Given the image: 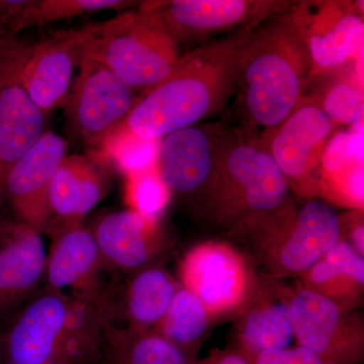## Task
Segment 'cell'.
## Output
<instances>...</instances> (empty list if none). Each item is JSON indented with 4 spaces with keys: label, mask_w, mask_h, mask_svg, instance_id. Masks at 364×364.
Masks as SVG:
<instances>
[{
    "label": "cell",
    "mask_w": 364,
    "mask_h": 364,
    "mask_svg": "<svg viewBox=\"0 0 364 364\" xmlns=\"http://www.w3.org/2000/svg\"><path fill=\"white\" fill-rule=\"evenodd\" d=\"M252 30L205 41L181 55L171 73L138 98L119 128L161 140L222 111L234 93L239 56Z\"/></svg>",
    "instance_id": "1"
},
{
    "label": "cell",
    "mask_w": 364,
    "mask_h": 364,
    "mask_svg": "<svg viewBox=\"0 0 364 364\" xmlns=\"http://www.w3.org/2000/svg\"><path fill=\"white\" fill-rule=\"evenodd\" d=\"M312 79L308 51L287 11L267 18L249 33L239 56L237 129L263 144L296 109Z\"/></svg>",
    "instance_id": "2"
},
{
    "label": "cell",
    "mask_w": 364,
    "mask_h": 364,
    "mask_svg": "<svg viewBox=\"0 0 364 364\" xmlns=\"http://www.w3.org/2000/svg\"><path fill=\"white\" fill-rule=\"evenodd\" d=\"M107 324L97 306L45 287L13 316L0 364H97Z\"/></svg>",
    "instance_id": "3"
},
{
    "label": "cell",
    "mask_w": 364,
    "mask_h": 364,
    "mask_svg": "<svg viewBox=\"0 0 364 364\" xmlns=\"http://www.w3.org/2000/svg\"><path fill=\"white\" fill-rule=\"evenodd\" d=\"M289 191L267 148L232 128L214 173L193 198V210L207 224L233 230L250 218L279 208Z\"/></svg>",
    "instance_id": "4"
},
{
    "label": "cell",
    "mask_w": 364,
    "mask_h": 364,
    "mask_svg": "<svg viewBox=\"0 0 364 364\" xmlns=\"http://www.w3.org/2000/svg\"><path fill=\"white\" fill-rule=\"evenodd\" d=\"M142 2L100 23L85 53L133 90H147L161 82L181 57V46L144 9Z\"/></svg>",
    "instance_id": "5"
},
{
    "label": "cell",
    "mask_w": 364,
    "mask_h": 364,
    "mask_svg": "<svg viewBox=\"0 0 364 364\" xmlns=\"http://www.w3.org/2000/svg\"><path fill=\"white\" fill-rule=\"evenodd\" d=\"M256 234L279 273H306L334 247L342 221L334 208L313 200L296 210L289 198L279 208L246 220L235 229Z\"/></svg>",
    "instance_id": "6"
},
{
    "label": "cell",
    "mask_w": 364,
    "mask_h": 364,
    "mask_svg": "<svg viewBox=\"0 0 364 364\" xmlns=\"http://www.w3.org/2000/svg\"><path fill=\"white\" fill-rule=\"evenodd\" d=\"M287 14L308 51L313 79L360 63L363 1L301 0L294 1Z\"/></svg>",
    "instance_id": "7"
},
{
    "label": "cell",
    "mask_w": 364,
    "mask_h": 364,
    "mask_svg": "<svg viewBox=\"0 0 364 364\" xmlns=\"http://www.w3.org/2000/svg\"><path fill=\"white\" fill-rule=\"evenodd\" d=\"M293 4L287 0H151L143 1L142 6L181 46L252 30Z\"/></svg>",
    "instance_id": "8"
},
{
    "label": "cell",
    "mask_w": 364,
    "mask_h": 364,
    "mask_svg": "<svg viewBox=\"0 0 364 364\" xmlns=\"http://www.w3.org/2000/svg\"><path fill=\"white\" fill-rule=\"evenodd\" d=\"M78 68L64 105L67 126L72 136L100 151L130 116L139 97L114 72L88 55Z\"/></svg>",
    "instance_id": "9"
},
{
    "label": "cell",
    "mask_w": 364,
    "mask_h": 364,
    "mask_svg": "<svg viewBox=\"0 0 364 364\" xmlns=\"http://www.w3.org/2000/svg\"><path fill=\"white\" fill-rule=\"evenodd\" d=\"M336 128L312 98L304 95L263 142L289 188L299 196H320L323 155Z\"/></svg>",
    "instance_id": "10"
},
{
    "label": "cell",
    "mask_w": 364,
    "mask_h": 364,
    "mask_svg": "<svg viewBox=\"0 0 364 364\" xmlns=\"http://www.w3.org/2000/svg\"><path fill=\"white\" fill-rule=\"evenodd\" d=\"M100 26V23H95L69 28L33 44L26 43L21 55V79L46 117L65 105L74 70L79 67Z\"/></svg>",
    "instance_id": "11"
},
{
    "label": "cell",
    "mask_w": 364,
    "mask_h": 364,
    "mask_svg": "<svg viewBox=\"0 0 364 364\" xmlns=\"http://www.w3.org/2000/svg\"><path fill=\"white\" fill-rule=\"evenodd\" d=\"M294 339L329 364H358L363 355V334L343 306L310 289L289 301Z\"/></svg>",
    "instance_id": "12"
},
{
    "label": "cell",
    "mask_w": 364,
    "mask_h": 364,
    "mask_svg": "<svg viewBox=\"0 0 364 364\" xmlns=\"http://www.w3.org/2000/svg\"><path fill=\"white\" fill-rule=\"evenodd\" d=\"M25 44L16 37L0 41V195L11 165L45 133L46 116L21 79Z\"/></svg>",
    "instance_id": "13"
},
{
    "label": "cell",
    "mask_w": 364,
    "mask_h": 364,
    "mask_svg": "<svg viewBox=\"0 0 364 364\" xmlns=\"http://www.w3.org/2000/svg\"><path fill=\"white\" fill-rule=\"evenodd\" d=\"M68 144L62 136L45 132L39 140L11 165L2 186L16 218L41 234L52 223L50 188L55 173L67 156Z\"/></svg>",
    "instance_id": "14"
},
{
    "label": "cell",
    "mask_w": 364,
    "mask_h": 364,
    "mask_svg": "<svg viewBox=\"0 0 364 364\" xmlns=\"http://www.w3.org/2000/svg\"><path fill=\"white\" fill-rule=\"evenodd\" d=\"M231 131L224 123L198 124L161 139L158 170L171 195L193 198L205 188Z\"/></svg>",
    "instance_id": "15"
},
{
    "label": "cell",
    "mask_w": 364,
    "mask_h": 364,
    "mask_svg": "<svg viewBox=\"0 0 364 364\" xmlns=\"http://www.w3.org/2000/svg\"><path fill=\"white\" fill-rule=\"evenodd\" d=\"M47 253L45 280L47 289L71 291V296L102 310L107 287L102 282L104 260L90 228L82 223L54 230Z\"/></svg>",
    "instance_id": "16"
},
{
    "label": "cell",
    "mask_w": 364,
    "mask_h": 364,
    "mask_svg": "<svg viewBox=\"0 0 364 364\" xmlns=\"http://www.w3.org/2000/svg\"><path fill=\"white\" fill-rule=\"evenodd\" d=\"M46 264L42 234L16 218H0V318L14 315L37 294Z\"/></svg>",
    "instance_id": "17"
},
{
    "label": "cell",
    "mask_w": 364,
    "mask_h": 364,
    "mask_svg": "<svg viewBox=\"0 0 364 364\" xmlns=\"http://www.w3.org/2000/svg\"><path fill=\"white\" fill-rule=\"evenodd\" d=\"M181 275L188 289L208 312H225L243 301L247 294V268L243 260L224 244L198 246L186 256Z\"/></svg>",
    "instance_id": "18"
},
{
    "label": "cell",
    "mask_w": 364,
    "mask_h": 364,
    "mask_svg": "<svg viewBox=\"0 0 364 364\" xmlns=\"http://www.w3.org/2000/svg\"><path fill=\"white\" fill-rule=\"evenodd\" d=\"M111 184V164L100 153L64 158L50 188L52 223L48 235L83 219L105 198Z\"/></svg>",
    "instance_id": "19"
},
{
    "label": "cell",
    "mask_w": 364,
    "mask_h": 364,
    "mask_svg": "<svg viewBox=\"0 0 364 364\" xmlns=\"http://www.w3.org/2000/svg\"><path fill=\"white\" fill-rule=\"evenodd\" d=\"M90 230L107 269L139 272L148 267L162 245L159 221L129 208L104 215Z\"/></svg>",
    "instance_id": "20"
},
{
    "label": "cell",
    "mask_w": 364,
    "mask_h": 364,
    "mask_svg": "<svg viewBox=\"0 0 364 364\" xmlns=\"http://www.w3.org/2000/svg\"><path fill=\"white\" fill-rule=\"evenodd\" d=\"M119 294L107 289L104 313L109 324L117 318L135 330H152L166 315L177 287L173 279L161 268L146 267L136 272Z\"/></svg>",
    "instance_id": "21"
},
{
    "label": "cell",
    "mask_w": 364,
    "mask_h": 364,
    "mask_svg": "<svg viewBox=\"0 0 364 364\" xmlns=\"http://www.w3.org/2000/svg\"><path fill=\"white\" fill-rule=\"evenodd\" d=\"M97 364H193L154 330L107 324Z\"/></svg>",
    "instance_id": "22"
},
{
    "label": "cell",
    "mask_w": 364,
    "mask_h": 364,
    "mask_svg": "<svg viewBox=\"0 0 364 364\" xmlns=\"http://www.w3.org/2000/svg\"><path fill=\"white\" fill-rule=\"evenodd\" d=\"M306 273L309 289L334 301L352 289H363L364 258L350 243L340 240Z\"/></svg>",
    "instance_id": "23"
},
{
    "label": "cell",
    "mask_w": 364,
    "mask_h": 364,
    "mask_svg": "<svg viewBox=\"0 0 364 364\" xmlns=\"http://www.w3.org/2000/svg\"><path fill=\"white\" fill-rule=\"evenodd\" d=\"M240 340L252 364L262 352L289 349L294 340L289 303L274 301L251 311L242 325Z\"/></svg>",
    "instance_id": "24"
},
{
    "label": "cell",
    "mask_w": 364,
    "mask_h": 364,
    "mask_svg": "<svg viewBox=\"0 0 364 364\" xmlns=\"http://www.w3.org/2000/svg\"><path fill=\"white\" fill-rule=\"evenodd\" d=\"M208 311L195 294L181 287L177 289L166 315L154 330L188 356L191 348L208 329Z\"/></svg>",
    "instance_id": "25"
},
{
    "label": "cell",
    "mask_w": 364,
    "mask_h": 364,
    "mask_svg": "<svg viewBox=\"0 0 364 364\" xmlns=\"http://www.w3.org/2000/svg\"><path fill=\"white\" fill-rule=\"evenodd\" d=\"M336 74L338 75L337 72ZM324 85L321 93L305 95L312 98L335 126H351L358 117L363 116L364 95L360 72L345 75L341 72Z\"/></svg>",
    "instance_id": "26"
},
{
    "label": "cell",
    "mask_w": 364,
    "mask_h": 364,
    "mask_svg": "<svg viewBox=\"0 0 364 364\" xmlns=\"http://www.w3.org/2000/svg\"><path fill=\"white\" fill-rule=\"evenodd\" d=\"M160 141L141 138L119 128L98 152L128 177L158 167Z\"/></svg>",
    "instance_id": "27"
},
{
    "label": "cell",
    "mask_w": 364,
    "mask_h": 364,
    "mask_svg": "<svg viewBox=\"0 0 364 364\" xmlns=\"http://www.w3.org/2000/svg\"><path fill=\"white\" fill-rule=\"evenodd\" d=\"M131 0H31L21 23V31L44 26L55 21L69 20L102 11H128L140 6Z\"/></svg>",
    "instance_id": "28"
},
{
    "label": "cell",
    "mask_w": 364,
    "mask_h": 364,
    "mask_svg": "<svg viewBox=\"0 0 364 364\" xmlns=\"http://www.w3.org/2000/svg\"><path fill=\"white\" fill-rule=\"evenodd\" d=\"M126 178L124 200L129 210L159 221L160 215L168 205L171 193L162 181L158 167Z\"/></svg>",
    "instance_id": "29"
},
{
    "label": "cell",
    "mask_w": 364,
    "mask_h": 364,
    "mask_svg": "<svg viewBox=\"0 0 364 364\" xmlns=\"http://www.w3.org/2000/svg\"><path fill=\"white\" fill-rule=\"evenodd\" d=\"M279 364H329L320 356L304 347L279 350Z\"/></svg>",
    "instance_id": "30"
},
{
    "label": "cell",
    "mask_w": 364,
    "mask_h": 364,
    "mask_svg": "<svg viewBox=\"0 0 364 364\" xmlns=\"http://www.w3.org/2000/svg\"><path fill=\"white\" fill-rule=\"evenodd\" d=\"M352 247L355 249L356 251L361 255L364 253V228L363 222L358 223L356 226L350 232V241Z\"/></svg>",
    "instance_id": "31"
}]
</instances>
